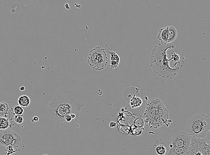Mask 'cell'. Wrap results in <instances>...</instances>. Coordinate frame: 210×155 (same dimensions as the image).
<instances>
[{
	"instance_id": "6da1fadb",
	"label": "cell",
	"mask_w": 210,
	"mask_h": 155,
	"mask_svg": "<svg viewBox=\"0 0 210 155\" xmlns=\"http://www.w3.org/2000/svg\"><path fill=\"white\" fill-rule=\"evenodd\" d=\"M169 53L170 58L167 55V44L159 43L152 51L150 64L154 73L171 80L182 70L186 54L183 47L177 42L169 43Z\"/></svg>"
},
{
	"instance_id": "7a4b0ae2",
	"label": "cell",
	"mask_w": 210,
	"mask_h": 155,
	"mask_svg": "<svg viewBox=\"0 0 210 155\" xmlns=\"http://www.w3.org/2000/svg\"><path fill=\"white\" fill-rule=\"evenodd\" d=\"M86 110L83 100L73 91L64 90L55 94L48 107L52 121L60 124L74 125Z\"/></svg>"
},
{
	"instance_id": "3957f363",
	"label": "cell",
	"mask_w": 210,
	"mask_h": 155,
	"mask_svg": "<svg viewBox=\"0 0 210 155\" xmlns=\"http://www.w3.org/2000/svg\"><path fill=\"white\" fill-rule=\"evenodd\" d=\"M143 117L146 124L151 129H158L165 124L168 125L169 111L158 98L151 99L145 106Z\"/></svg>"
},
{
	"instance_id": "277c9868",
	"label": "cell",
	"mask_w": 210,
	"mask_h": 155,
	"mask_svg": "<svg viewBox=\"0 0 210 155\" xmlns=\"http://www.w3.org/2000/svg\"><path fill=\"white\" fill-rule=\"evenodd\" d=\"M186 129L192 137L205 139L210 131V118L204 114L194 115L187 122Z\"/></svg>"
},
{
	"instance_id": "5b68a950",
	"label": "cell",
	"mask_w": 210,
	"mask_h": 155,
	"mask_svg": "<svg viewBox=\"0 0 210 155\" xmlns=\"http://www.w3.org/2000/svg\"><path fill=\"white\" fill-rule=\"evenodd\" d=\"M108 59L105 49L97 46L89 51L87 64L93 70L102 71L106 68Z\"/></svg>"
},
{
	"instance_id": "8992f818",
	"label": "cell",
	"mask_w": 210,
	"mask_h": 155,
	"mask_svg": "<svg viewBox=\"0 0 210 155\" xmlns=\"http://www.w3.org/2000/svg\"><path fill=\"white\" fill-rule=\"evenodd\" d=\"M22 139L17 133L9 130H5L0 133V144L3 146L13 147L15 148L21 145Z\"/></svg>"
},
{
	"instance_id": "52a82bcc",
	"label": "cell",
	"mask_w": 210,
	"mask_h": 155,
	"mask_svg": "<svg viewBox=\"0 0 210 155\" xmlns=\"http://www.w3.org/2000/svg\"><path fill=\"white\" fill-rule=\"evenodd\" d=\"M192 137L187 132H179L174 135L171 144L173 147L189 149L191 144Z\"/></svg>"
},
{
	"instance_id": "ba28073f",
	"label": "cell",
	"mask_w": 210,
	"mask_h": 155,
	"mask_svg": "<svg viewBox=\"0 0 210 155\" xmlns=\"http://www.w3.org/2000/svg\"><path fill=\"white\" fill-rule=\"evenodd\" d=\"M204 140L192 137L191 144L188 149V155H196L199 151L202 153V150H204L207 145Z\"/></svg>"
},
{
	"instance_id": "9c48e42d",
	"label": "cell",
	"mask_w": 210,
	"mask_h": 155,
	"mask_svg": "<svg viewBox=\"0 0 210 155\" xmlns=\"http://www.w3.org/2000/svg\"><path fill=\"white\" fill-rule=\"evenodd\" d=\"M107 52L111 56L110 58V68L111 70L119 71V69L123 67V65L121 64L120 63H123L121 60L119 55L117 53V51L114 49H108Z\"/></svg>"
},
{
	"instance_id": "30bf717a",
	"label": "cell",
	"mask_w": 210,
	"mask_h": 155,
	"mask_svg": "<svg viewBox=\"0 0 210 155\" xmlns=\"http://www.w3.org/2000/svg\"><path fill=\"white\" fill-rule=\"evenodd\" d=\"M169 36V26L159 29L157 39L161 42L160 43L162 44H168Z\"/></svg>"
},
{
	"instance_id": "8fae6325",
	"label": "cell",
	"mask_w": 210,
	"mask_h": 155,
	"mask_svg": "<svg viewBox=\"0 0 210 155\" xmlns=\"http://www.w3.org/2000/svg\"><path fill=\"white\" fill-rule=\"evenodd\" d=\"M170 148L166 155H188V149L170 145Z\"/></svg>"
},
{
	"instance_id": "7c38bea8",
	"label": "cell",
	"mask_w": 210,
	"mask_h": 155,
	"mask_svg": "<svg viewBox=\"0 0 210 155\" xmlns=\"http://www.w3.org/2000/svg\"><path fill=\"white\" fill-rule=\"evenodd\" d=\"M154 152L156 155H166L168 152L167 147L159 141L155 142L154 145Z\"/></svg>"
},
{
	"instance_id": "4fadbf2b",
	"label": "cell",
	"mask_w": 210,
	"mask_h": 155,
	"mask_svg": "<svg viewBox=\"0 0 210 155\" xmlns=\"http://www.w3.org/2000/svg\"><path fill=\"white\" fill-rule=\"evenodd\" d=\"M142 103L143 101L139 97H133L130 100V104L132 109L139 107L142 105Z\"/></svg>"
},
{
	"instance_id": "5bb4252c",
	"label": "cell",
	"mask_w": 210,
	"mask_h": 155,
	"mask_svg": "<svg viewBox=\"0 0 210 155\" xmlns=\"http://www.w3.org/2000/svg\"><path fill=\"white\" fill-rule=\"evenodd\" d=\"M17 102L22 107H27L30 104V99L27 96L22 95L18 98Z\"/></svg>"
},
{
	"instance_id": "9a60e30c",
	"label": "cell",
	"mask_w": 210,
	"mask_h": 155,
	"mask_svg": "<svg viewBox=\"0 0 210 155\" xmlns=\"http://www.w3.org/2000/svg\"><path fill=\"white\" fill-rule=\"evenodd\" d=\"M169 36L168 43L174 42L176 39L177 36V30L174 26H169Z\"/></svg>"
},
{
	"instance_id": "2e32d148",
	"label": "cell",
	"mask_w": 210,
	"mask_h": 155,
	"mask_svg": "<svg viewBox=\"0 0 210 155\" xmlns=\"http://www.w3.org/2000/svg\"><path fill=\"white\" fill-rule=\"evenodd\" d=\"M10 125L9 119L5 117H0V130H7Z\"/></svg>"
},
{
	"instance_id": "e0dca14e",
	"label": "cell",
	"mask_w": 210,
	"mask_h": 155,
	"mask_svg": "<svg viewBox=\"0 0 210 155\" xmlns=\"http://www.w3.org/2000/svg\"><path fill=\"white\" fill-rule=\"evenodd\" d=\"M9 108L8 104L5 102H0V114L4 115L8 112Z\"/></svg>"
},
{
	"instance_id": "ac0fdd59",
	"label": "cell",
	"mask_w": 210,
	"mask_h": 155,
	"mask_svg": "<svg viewBox=\"0 0 210 155\" xmlns=\"http://www.w3.org/2000/svg\"><path fill=\"white\" fill-rule=\"evenodd\" d=\"M14 112L15 115H22L24 113V109L20 106H16L14 108Z\"/></svg>"
},
{
	"instance_id": "d6986e66",
	"label": "cell",
	"mask_w": 210,
	"mask_h": 155,
	"mask_svg": "<svg viewBox=\"0 0 210 155\" xmlns=\"http://www.w3.org/2000/svg\"><path fill=\"white\" fill-rule=\"evenodd\" d=\"M14 121L16 123L21 124L24 122L23 115H15L14 118Z\"/></svg>"
},
{
	"instance_id": "ffe728a7",
	"label": "cell",
	"mask_w": 210,
	"mask_h": 155,
	"mask_svg": "<svg viewBox=\"0 0 210 155\" xmlns=\"http://www.w3.org/2000/svg\"><path fill=\"white\" fill-rule=\"evenodd\" d=\"M14 147L11 146L7 147L6 148V154L7 155L12 154L14 153H15L16 151H14Z\"/></svg>"
},
{
	"instance_id": "44dd1931",
	"label": "cell",
	"mask_w": 210,
	"mask_h": 155,
	"mask_svg": "<svg viewBox=\"0 0 210 155\" xmlns=\"http://www.w3.org/2000/svg\"><path fill=\"white\" fill-rule=\"evenodd\" d=\"M39 119L37 116H35V117H33L31 119V121H32V122H37L39 121Z\"/></svg>"
},
{
	"instance_id": "7402d4cb",
	"label": "cell",
	"mask_w": 210,
	"mask_h": 155,
	"mask_svg": "<svg viewBox=\"0 0 210 155\" xmlns=\"http://www.w3.org/2000/svg\"><path fill=\"white\" fill-rule=\"evenodd\" d=\"M116 122H110V127H116Z\"/></svg>"
},
{
	"instance_id": "603a6c76",
	"label": "cell",
	"mask_w": 210,
	"mask_h": 155,
	"mask_svg": "<svg viewBox=\"0 0 210 155\" xmlns=\"http://www.w3.org/2000/svg\"><path fill=\"white\" fill-rule=\"evenodd\" d=\"M206 138L210 142V131L208 133L207 135Z\"/></svg>"
},
{
	"instance_id": "cb8c5ba5",
	"label": "cell",
	"mask_w": 210,
	"mask_h": 155,
	"mask_svg": "<svg viewBox=\"0 0 210 155\" xmlns=\"http://www.w3.org/2000/svg\"><path fill=\"white\" fill-rule=\"evenodd\" d=\"M20 90L22 91H24L25 89V87L24 86H22L20 87Z\"/></svg>"
},
{
	"instance_id": "d4e9b609",
	"label": "cell",
	"mask_w": 210,
	"mask_h": 155,
	"mask_svg": "<svg viewBox=\"0 0 210 155\" xmlns=\"http://www.w3.org/2000/svg\"><path fill=\"white\" fill-rule=\"evenodd\" d=\"M196 155H203V154H202V152L199 151V152H197Z\"/></svg>"
},
{
	"instance_id": "484cf974",
	"label": "cell",
	"mask_w": 210,
	"mask_h": 155,
	"mask_svg": "<svg viewBox=\"0 0 210 155\" xmlns=\"http://www.w3.org/2000/svg\"><path fill=\"white\" fill-rule=\"evenodd\" d=\"M65 8H66V9H70V7H69V5H68V4L66 3L65 5Z\"/></svg>"
},
{
	"instance_id": "4316f807",
	"label": "cell",
	"mask_w": 210,
	"mask_h": 155,
	"mask_svg": "<svg viewBox=\"0 0 210 155\" xmlns=\"http://www.w3.org/2000/svg\"><path fill=\"white\" fill-rule=\"evenodd\" d=\"M42 155H49L47 154H44Z\"/></svg>"
}]
</instances>
